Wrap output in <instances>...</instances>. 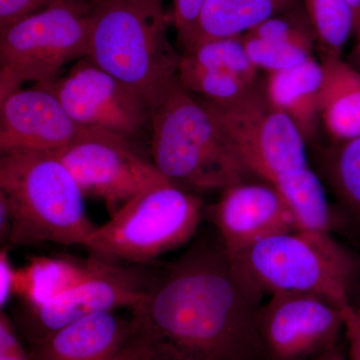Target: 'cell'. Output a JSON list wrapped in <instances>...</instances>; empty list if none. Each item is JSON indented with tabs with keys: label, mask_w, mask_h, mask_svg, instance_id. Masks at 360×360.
<instances>
[{
	"label": "cell",
	"mask_w": 360,
	"mask_h": 360,
	"mask_svg": "<svg viewBox=\"0 0 360 360\" xmlns=\"http://www.w3.org/2000/svg\"><path fill=\"white\" fill-rule=\"evenodd\" d=\"M264 295L219 238L198 239L153 274L129 309V342L148 360H264L257 330Z\"/></svg>",
	"instance_id": "cell-1"
},
{
	"label": "cell",
	"mask_w": 360,
	"mask_h": 360,
	"mask_svg": "<svg viewBox=\"0 0 360 360\" xmlns=\"http://www.w3.org/2000/svg\"><path fill=\"white\" fill-rule=\"evenodd\" d=\"M165 0H94L87 58L151 110L177 80L181 53L168 39Z\"/></svg>",
	"instance_id": "cell-2"
},
{
	"label": "cell",
	"mask_w": 360,
	"mask_h": 360,
	"mask_svg": "<svg viewBox=\"0 0 360 360\" xmlns=\"http://www.w3.org/2000/svg\"><path fill=\"white\" fill-rule=\"evenodd\" d=\"M0 155V198L11 219L9 245L84 246L97 226L85 212L84 193L60 158L34 150Z\"/></svg>",
	"instance_id": "cell-3"
},
{
	"label": "cell",
	"mask_w": 360,
	"mask_h": 360,
	"mask_svg": "<svg viewBox=\"0 0 360 360\" xmlns=\"http://www.w3.org/2000/svg\"><path fill=\"white\" fill-rule=\"evenodd\" d=\"M149 134L153 165L186 191H224L248 174L212 112L179 79L151 110Z\"/></svg>",
	"instance_id": "cell-4"
},
{
	"label": "cell",
	"mask_w": 360,
	"mask_h": 360,
	"mask_svg": "<svg viewBox=\"0 0 360 360\" xmlns=\"http://www.w3.org/2000/svg\"><path fill=\"white\" fill-rule=\"evenodd\" d=\"M231 258L264 295L309 293L328 298L343 309L350 305L360 271L359 260L328 232H284Z\"/></svg>",
	"instance_id": "cell-5"
},
{
	"label": "cell",
	"mask_w": 360,
	"mask_h": 360,
	"mask_svg": "<svg viewBox=\"0 0 360 360\" xmlns=\"http://www.w3.org/2000/svg\"><path fill=\"white\" fill-rule=\"evenodd\" d=\"M202 200L170 182L146 189L97 226L84 248L113 262L148 264L193 238Z\"/></svg>",
	"instance_id": "cell-6"
},
{
	"label": "cell",
	"mask_w": 360,
	"mask_h": 360,
	"mask_svg": "<svg viewBox=\"0 0 360 360\" xmlns=\"http://www.w3.org/2000/svg\"><path fill=\"white\" fill-rule=\"evenodd\" d=\"M92 1L56 4L0 30V99L25 82L51 84L87 58Z\"/></svg>",
	"instance_id": "cell-7"
},
{
	"label": "cell",
	"mask_w": 360,
	"mask_h": 360,
	"mask_svg": "<svg viewBox=\"0 0 360 360\" xmlns=\"http://www.w3.org/2000/svg\"><path fill=\"white\" fill-rule=\"evenodd\" d=\"M200 99L248 174L271 184L281 175L309 167L307 142L290 118L269 103L264 87L226 108Z\"/></svg>",
	"instance_id": "cell-8"
},
{
	"label": "cell",
	"mask_w": 360,
	"mask_h": 360,
	"mask_svg": "<svg viewBox=\"0 0 360 360\" xmlns=\"http://www.w3.org/2000/svg\"><path fill=\"white\" fill-rule=\"evenodd\" d=\"M58 155L84 196L103 200L110 215L137 194L168 181L134 141L105 129L82 127Z\"/></svg>",
	"instance_id": "cell-9"
},
{
	"label": "cell",
	"mask_w": 360,
	"mask_h": 360,
	"mask_svg": "<svg viewBox=\"0 0 360 360\" xmlns=\"http://www.w3.org/2000/svg\"><path fill=\"white\" fill-rule=\"evenodd\" d=\"M80 127H94L132 141L150 131L151 108L134 90L85 58L44 85Z\"/></svg>",
	"instance_id": "cell-10"
},
{
	"label": "cell",
	"mask_w": 360,
	"mask_h": 360,
	"mask_svg": "<svg viewBox=\"0 0 360 360\" xmlns=\"http://www.w3.org/2000/svg\"><path fill=\"white\" fill-rule=\"evenodd\" d=\"M257 330L264 360H312L338 347L343 309L319 295L276 293L260 307Z\"/></svg>",
	"instance_id": "cell-11"
},
{
	"label": "cell",
	"mask_w": 360,
	"mask_h": 360,
	"mask_svg": "<svg viewBox=\"0 0 360 360\" xmlns=\"http://www.w3.org/2000/svg\"><path fill=\"white\" fill-rule=\"evenodd\" d=\"M153 276L146 264L124 266L106 260L94 276L68 292L40 307H23L16 326L30 343L90 315L131 309L143 298Z\"/></svg>",
	"instance_id": "cell-12"
},
{
	"label": "cell",
	"mask_w": 360,
	"mask_h": 360,
	"mask_svg": "<svg viewBox=\"0 0 360 360\" xmlns=\"http://www.w3.org/2000/svg\"><path fill=\"white\" fill-rule=\"evenodd\" d=\"M222 191L210 217L231 257L270 236L295 231L292 213L272 184L243 180Z\"/></svg>",
	"instance_id": "cell-13"
},
{
	"label": "cell",
	"mask_w": 360,
	"mask_h": 360,
	"mask_svg": "<svg viewBox=\"0 0 360 360\" xmlns=\"http://www.w3.org/2000/svg\"><path fill=\"white\" fill-rule=\"evenodd\" d=\"M82 127L51 90L34 85L0 99V153L34 150L59 155Z\"/></svg>",
	"instance_id": "cell-14"
},
{
	"label": "cell",
	"mask_w": 360,
	"mask_h": 360,
	"mask_svg": "<svg viewBox=\"0 0 360 360\" xmlns=\"http://www.w3.org/2000/svg\"><path fill=\"white\" fill-rule=\"evenodd\" d=\"M117 311V310H116ZM90 315L30 343L33 360H113L131 338L129 316Z\"/></svg>",
	"instance_id": "cell-15"
},
{
	"label": "cell",
	"mask_w": 360,
	"mask_h": 360,
	"mask_svg": "<svg viewBox=\"0 0 360 360\" xmlns=\"http://www.w3.org/2000/svg\"><path fill=\"white\" fill-rule=\"evenodd\" d=\"M323 68L310 56L300 65L267 75L265 96L276 110L290 118L305 142L314 141L321 125Z\"/></svg>",
	"instance_id": "cell-16"
},
{
	"label": "cell",
	"mask_w": 360,
	"mask_h": 360,
	"mask_svg": "<svg viewBox=\"0 0 360 360\" xmlns=\"http://www.w3.org/2000/svg\"><path fill=\"white\" fill-rule=\"evenodd\" d=\"M321 120L333 142L360 136V71L341 56L321 51Z\"/></svg>",
	"instance_id": "cell-17"
},
{
	"label": "cell",
	"mask_w": 360,
	"mask_h": 360,
	"mask_svg": "<svg viewBox=\"0 0 360 360\" xmlns=\"http://www.w3.org/2000/svg\"><path fill=\"white\" fill-rule=\"evenodd\" d=\"M105 262L94 255L85 260L44 255L30 258L16 269L14 293L25 307H40L86 281Z\"/></svg>",
	"instance_id": "cell-18"
},
{
	"label": "cell",
	"mask_w": 360,
	"mask_h": 360,
	"mask_svg": "<svg viewBox=\"0 0 360 360\" xmlns=\"http://www.w3.org/2000/svg\"><path fill=\"white\" fill-rule=\"evenodd\" d=\"M304 7V0H206L182 52L205 40L243 35L264 21Z\"/></svg>",
	"instance_id": "cell-19"
},
{
	"label": "cell",
	"mask_w": 360,
	"mask_h": 360,
	"mask_svg": "<svg viewBox=\"0 0 360 360\" xmlns=\"http://www.w3.org/2000/svg\"><path fill=\"white\" fill-rule=\"evenodd\" d=\"M271 184L290 207L298 231L333 233L342 224V217L328 200L323 184L309 165L281 175Z\"/></svg>",
	"instance_id": "cell-20"
},
{
	"label": "cell",
	"mask_w": 360,
	"mask_h": 360,
	"mask_svg": "<svg viewBox=\"0 0 360 360\" xmlns=\"http://www.w3.org/2000/svg\"><path fill=\"white\" fill-rule=\"evenodd\" d=\"M321 167L341 207L360 224V136L322 150Z\"/></svg>",
	"instance_id": "cell-21"
},
{
	"label": "cell",
	"mask_w": 360,
	"mask_h": 360,
	"mask_svg": "<svg viewBox=\"0 0 360 360\" xmlns=\"http://www.w3.org/2000/svg\"><path fill=\"white\" fill-rule=\"evenodd\" d=\"M177 79L193 96L222 108L239 103L259 86L257 82H248L227 71L193 65L182 56Z\"/></svg>",
	"instance_id": "cell-22"
},
{
	"label": "cell",
	"mask_w": 360,
	"mask_h": 360,
	"mask_svg": "<svg viewBox=\"0 0 360 360\" xmlns=\"http://www.w3.org/2000/svg\"><path fill=\"white\" fill-rule=\"evenodd\" d=\"M193 65L227 71L251 82H257L259 70L246 52L243 35L205 40L181 53Z\"/></svg>",
	"instance_id": "cell-23"
},
{
	"label": "cell",
	"mask_w": 360,
	"mask_h": 360,
	"mask_svg": "<svg viewBox=\"0 0 360 360\" xmlns=\"http://www.w3.org/2000/svg\"><path fill=\"white\" fill-rule=\"evenodd\" d=\"M319 51L341 56L354 34V14L347 0H304Z\"/></svg>",
	"instance_id": "cell-24"
},
{
	"label": "cell",
	"mask_w": 360,
	"mask_h": 360,
	"mask_svg": "<svg viewBox=\"0 0 360 360\" xmlns=\"http://www.w3.org/2000/svg\"><path fill=\"white\" fill-rule=\"evenodd\" d=\"M243 39L251 63L267 75L288 70L314 56V49L303 45L258 39L250 33L243 34Z\"/></svg>",
	"instance_id": "cell-25"
},
{
	"label": "cell",
	"mask_w": 360,
	"mask_h": 360,
	"mask_svg": "<svg viewBox=\"0 0 360 360\" xmlns=\"http://www.w3.org/2000/svg\"><path fill=\"white\" fill-rule=\"evenodd\" d=\"M90 1L92 0H0V30L56 4Z\"/></svg>",
	"instance_id": "cell-26"
},
{
	"label": "cell",
	"mask_w": 360,
	"mask_h": 360,
	"mask_svg": "<svg viewBox=\"0 0 360 360\" xmlns=\"http://www.w3.org/2000/svg\"><path fill=\"white\" fill-rule=\"evenodd\" d=\"M206 0H174L170 21L174 23L180 46H184L193 37L194 30Z\"/></svg>",
	"instance_id": "cell-27"
},
{
	"label": "cell",
	"mask_w": 360,
	"mask_h": 360,
	"mask_svg": "<svg viewBox=\"0 0 360 360\" xmlns=\"http://www.w3.org/2000/svg\"><path fill=\"white\" fill-rule=\"evenodd\" d=\"M345 335L348 343V360H360V307L350 304L343 309Z\"/></svg>",
	"instance_id": "cell-28"
},
{
	"label": "cell",
	"mask_w": 360,
	"mask_h": 360,
	"mask_svg": "<svg viewBox=\"0 0 360 360\" xmlns=\"http://www.w3.org/2000/svg\"><path fill=\"white\" fill-rule=\"evenodd\" d=\"M16 269L9 257L8 246H2L0 250V307L4 310L11 298L15 295Z\"/></svg>",
	"instance_id": "cell-29"
},
{
	"label": "cell",
	"mask_w": 360,
	"mask_h": 360,
	"mask_svg": "<svg viewBox=\"0 0 360 360\" xmlns=\"http://www.w3.org/2000/svg\"><path fill=\"white\" fill-rule=\"evenodd\" d=\"M355 44L347 60L354 68L360 71V23L354 30Z\"/></svg>",
	"instance_id": "cell-30"
},
{
	"label": "cell",
	"mask_w": 360,
	"mask_h": 360,
	"mask_svg": "<svg viewBox=\"0 0 360 360\" xmlns=\"http://www.w3.org/2000/svg\"><path fill=\"white\" fill-rule=\"evenodd\" d=\"M113 360H148L141 350L137 349L131 343H127L124 349Z\"/></svg>",
	"instance_id": "cell-31"
},
{
	"label": "cell",
	"mask_w": 360,
	"mask_h": 360,
	"mask_svg": "<svg viewBox=\"0 0 360 360\" xmlns=\"http://www.w3.org/2000/svg\"><path fill=\"white\" fill-rule=\"evenodd\" d=\"M0 360H33V359L30 354V350L22 347L14 352H1Z\"/></svg>",
	"instance_id": "cell-32"
},
{
	"label": "cell",
	"mask_w": 360,
	"mask_h": 360,
	"mask_svg": "<svg viewBox=\"0 0 360 360\" xmlns=\"http://www.w3.org/2000/svg\"><path fill=\"white\" fill-rule=\"evenodd\" d=\"M312 360H348L347 357L341 352L340 347L330 348L323 354H319Z\"/></svg>",
	"instance_id": "cell-33"
},
{
	"label": "cell",
	"mask_w": 360,
	"mask_h": 360,
	"mask_svg": "<svg viewBox=\"0 0 360 360\" xmlns=\"http://www.w3.org/2000/svg\"><path fill=\"white\" fill-rule=\"evenodd\" d=\"M354 14V30L360 23V0H347Z\"/></svg>",
	"instance_id": "cell-34"
},
{
	"label": "cell",
	"mask_w": 360,
	"mask_h": 360,
	"mask_svg": "<svg viewBox=\"0 0 360 360\" xmlns=\"http://www.w3.org/2000/svg\"><path fill=\"white\" fill-rule=\"evenodd\" d=\"M354 293H360V284L357 283H354V286H352V293H350V296L354 295ZM360 298V297H359ZM352 305H354V307H360V300L359 302H354L350 303Z\"/></svg>",
	"instance_id": "cell-35"
}]
</instances>
